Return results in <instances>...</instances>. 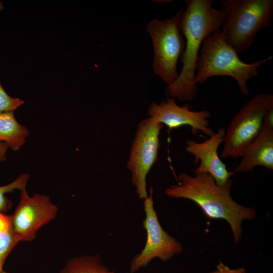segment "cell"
Masks as SVG:
<instances>
[{"label": "cell", "instance_id": "obj_1", "mask_svg": "<svg viewBox=\"0 0 273 273\" xmlns=\"http://www.w3.org/2000/svg\"><path fill=\"white\" fill-rule=\"evenodd\" d=\"M212 0H186L180 20V30L185 38V47L180 57L182 69L176 79L167 85L166 97L182 101L192 100L197 95L195 82L199 52L204 40L220 29L225 20L223 10L212 6Z\"/></svg>", "mask_w": 273, "mask_h": 273}, {"label": "cell", "instance_id": "obj_2", "mask_svg": "<svg viewBox=\"0 0 273 273\" xmlns=\"http://www.w3.org/2000/svg\"><path fill=\"white\" fill-rule=\"evenodd\" d=\"M178 184L165 190L166 194L174 198H184L196 203L211 219H223L230 224L235 243L242 234L241 224L245 220L256 218V211L236 202L231 195L233 180L224 186L217 185L207 173L190 175L185 172L177 176Z\"/></svg>", "mask_w": 273, "mask_h": 273}, {"label": "cell", "instance_id": "obj_3", "mask_svg": "<svg viewBox=\"0 0 273 273\" xmlns=\"http://www.w3.org/2000/svg\"><path fill=\"white\" fill-rule=\"evenodd\" d=\"M199 52L195 77L197 84H203L213 76H228L237 81L240 92L246 96L249 94L248 81L257 76L260 66L273 58L269 56L251 63L244 62L228 43L220 29L205 38Z\"/></svg>", "mask_w": 273, "mask_h": 273}, {"label": "cell", "instance_id": "obj_4", "mask_svg": "<svg viewBox=\"0 0 273 273\" xmlns=\"http://www.w3.org/2000/svg\"><path fill=\"white\" fill-rule=\"evenodd\" d=\"M221 7L225 20L220 30L237 53L249 49L273 18V0H224Z\"/></svg>", "mask_w": 273, "mask_h": 273}, {"label": "cell", "instance_id": "obj_5", "mask_svg": "<svg viewBox=\"0 0 273 273\" xmlns=\"http://www.w3.org/2000/svg\"><path fill=\"white\" fill-rule=\"evenodd\" d=\"M184 10L165 20L153 19L146 27L154 50V72L167 85L178 77L177 64L185 50V41L180 30Z\"/></svg>", "mask_w": 273, "mask_h": 273}, {"label": "cell", "instance_id": "obj_6", "mask_svg": "<svg viewBox=\"0 0 273 273\" xmlns=\"http://www.w3.org/2000/svg\"><path fill=\"white\" fill-rule=\"evenodd\" d=\"M268 105V94H259L237 112L225 131L221 158L241 157L260 132Z\"/></svg>", "mask_w": 273, "mask_h": 273}, {"label": "cell", "instance_id": "obj_7", "mask_svg": "<svg viewBox=\"0 0 273 273\" xmlns=\"http://www.w3.org/2000/svg\"><path fill=\"white\" fill-rule=\"evenodd\" d=\"M163 126L151 117L143 119L137 126L131 144L127 167L140 199L148 197L146 177L158 159L159 134Z\"/></svg>", "mask_w": 273, "mask_h": 273}, {"label": "cell", "instance_id": "obj_8", "mask_svg": "<svg viewBox=\"0 0 273 273\" xmlns=\"http://www.w3.org/2000/svg\"><path fill=\"white\" fill-rule=\"evenodd\" d=\"M152 192L151 188L149 195L144 200L145 217L143 224L147 233L146 244L140 252L132 259L129 268L130 273L147 267L154 258L165 261L183 250L181 244L161 225L154 209Z\"/></svg>", "mask_w": 273, "mask_h": 273}, {"label": "cell", "instance_id": "obj_9", "mask_svg": "<svg viewBox=\"0 0 273 273\" xmlns=\"http://www.w3.org/2000/svg\"><path fill=\"white\" fill-rule=\"evenodd\" d=\"M58 208L49 196L21 191L19 202L11 216L12 226L20 242H30L38 230L56 217Z\"/></svg>", "mask_w": 273, "mask_h": 273}, {"label": "cell", "instance_id": "obj_10", "mask_svg": "<svg viewBox=\"0 0 273 273\" xmlns=\"http://www.w3.org/2000/svg\"><path fill=\"white\" fill-rule=\"evenodd\" d=\"M148 114L156 122L166 125L169 130L181 126L191 127L194 132L201 131L211 136L215 132L209 127L210 113L206 110L192 111L188 104L178 106L169 97L159 103L154 102L150 105Z\"/></svg>", "mask_w": 273, "mask_h": 273}, {"label": "cell", "instance_id": "obj_11", "mask_svg": "<svg viewBox=\"0 0 273 273\" xmlns=\"http://www.w3.org/2000/svg\"><path fill=\"white\" fill-rule=\"evenodd\" d=\"M225 131L224 128L221 127L203 142H197L192 140L186 141V151L194 157L195 162H200L195 174L207 173L219 186H225L235 173L227 170L226 165L218 154V148L223 142Z\"/></svg>", "mask_w": 273, "mask_h": 273}, {"label": "cell", "instance_id": "obj_12", "mask_svg": "<svg viewBox=\"0 0 273 273\" xmlns=\"http://www.w3.org/2000/svg\"><path fill=\"white\" fill-rule=\"evenodd\" d=\"M234 172H248L255 167L273 169V108L266 111L262 128L255 140L248 147Z\"/></svg>", "mask_w": 273, "mask_h": 273}, {"label": "cell", "instance_id": "obj_13", "mask_svg": "<svg viewBox=\"0 0 273 273\" xmlns=\"http://www.w3.org/2000/svg\"><path fill=\"white\" fill-rule=\"evenodd\" d=\"M28 135V129L18 122L14 111L0 113V142L17 151L24 145Z\"/></svg>", "mask_w": 273, "mask_h": 273}, {"label": "cell", "instance_id": "obj_14", "mask_svg": "<svg viewBox=\"0 0 273 273\" xmlns=\"http://www.w3.org/2000/svg\"><path fill=\"white\" fill-rule=\"evenodd\" d=\"M59 273H115L102 263L99 255H83L68 259Z\"/></svg>", "mask_w": 273, "mask_h": 273}, {"label": "cell", "instance_id": "obj_15", "mask_svg": "<svg viewBox=\"0 0 273 273\" xmlns=\"http://www.w3.org/2000/svg\"><path fill=\"white\" fill-rule=\"evenodd\" d=\"M20 241L12 226L11 216L0 212V273L12 250Z\"/></svg>", "mask_w": 273, "mask_h": 273}, {"label": "cell", "instance_id": "obj_16", "mask_svg": "<svg viewBox=\"0 0 273 273\" xmlns=\"http://www.w3.org/2000/svg\"><path fill=\"white\" fill-rule=\"evenodd\" d=\"M29 175L28 173H22L12 183L0 187V212L5 213L12 207V202L5 196L16 190L21 191L26 190V185Z\"/></svg>", "mask_w": 273, "mask_h": 273}, {"label": "cell", "instance_id": "obj_17", "mask_svg": "<svg viewBox=\"0 0 273 273\" xmlns=\"http://www.w3.org/2000/svg\"><path fill=\"white\" fill-rule=\"evenodd\" d=\"M24 103L23 100L19 98L10 97L0 83V113L14 111Z\"/></svg>", "mask_w": 273, "mask_h": 273}, {"label": "cell", "instance_id": "obj_18", "mask_svg": "<svg viewBox=\"0 0 273 273\" xmlns=\"http://www.w3.org/2000/svg\"><path fill=\"white\" fill-rule=\"evenodd\" d=\"M245 268L240 267L236 269L231 268L229 266L225 265L221 262L216 266V269L210 273H246Z\"/></svg>", "mask_w": 273, "mask_h": 273}, {"label": "cell", "instance_id": "obj_19", "mask_svg": "<svg viewBox=\"0 0 273 273\" xmlns=\"http://www.w3.org/2000/svg\"><path fill=\"white\" fill-rule=\"evenodd\" d=\"M8 148L5 143L0 142V163L7 160L6 153Z\"/></svg>", "mask_w": 273, "mask_h": 273}, {"label": "cell", "instance_id": "obj_20", "mask_svg": "<svg viewBox=\"0 0 273 273\" xmlns=\"http://www.w3.org/2000/svg\"><path fill=\"white\" fill-rule=\"evenodd\" d=\"M4 8L3 4L0 2V11L2 10Z\"/></svg>", "mask_w": 273, "mask_h": 273}, {"label": "cell", "instance_id": "obj_21", "mask_svg": "<svg viewBox=\"0 0 273 273\" xmlns=\"http://www.w3.org/2000/svg\"><path fill=\"white\" fill-rule=\"evenodd\" d=\"M2 273H9V272H8L5 271V270H4L2 272Z\"/></svg>", "mask_w": 273, "mask_h": 273}]
</instances>
